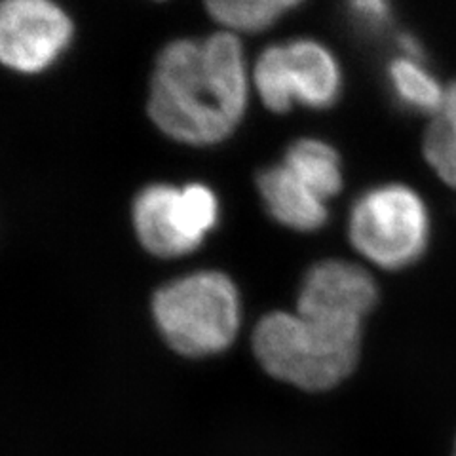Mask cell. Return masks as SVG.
Instances as JSON below:
<instances>
[{
    "mask_svg": "<svg viewBox=\"0 0 456 456\" xmlns=\"http://www.w3.org/2000/svg\"><path fill=\"white\" fill-rule=\"evenodd\" d=\"M454 456H456V452H454Z\"/></svg>",
    "mask_w": 456,
    "mask_h": 456,
    "instance_id": "9a60e30c",
    "label": "cell"
},
{
    "mask_svg": "<svg viewBox=\"0 0 456 456\" xmlns=\"http://www.w3.org/2000/svg\"><path fill=\"white\" fill-rule=\"evenodd\" d=\"M430 211L424 198L403 183H384L355 200L348 238L365 261L382 270L417 263L430 244Z\"/></svg>",
    "mask_w": 456,
    "mask_h": 456,
    "instance_id": "277c9868",
    "label": "cell"
},
{
    "mask_svg": "<svg viewBox=\"0 0 456 456\" xmlns=\"http://www.w3.org/2000/svg\"><path fill=\"white\" fill-rule=\"evenodd\" d=\"M363 325L273 312L253 333V350L268 375L308 392L331 390L360 362Z\"/></svg>",
    "mask_w": 456,
    "mask_h": 456,
    "instance_id": "7a4b0ae2",
    "label": "cell"
},
{
    "mask_svg": "<svg viewBox=\"0 0 456 456\" xmlns=\"http://www.w3.org/2000/svg\"><path fill=\"white\" fill-rule=\"evenodd\" d=\"M281 164L325 202L335 198L345 184L338 152L322 139L305 137L295 141Z\"/></svg>",
    "mask_w": 456,
    "mask_h": 456,
    "instance_id": "30bf717a",
    "label": "cell"
},
{
    "mask_svg": "<svg viewBox=\"0 0 456 456\" xmlns=\"http://www.w3.org/2000/svg\"><path fill=\"white\" fill-rule=\"evenodd\" d=\"M256 184L265 208L283 226L298 232H314L330 219L325 200L298 181L283 164L261 171Z\"/></svg>",
    "mask_w": 456,
    "mask_h": 456,
    "instance_id": "9c48e42d",
    "label": "cell"
},
{
    "mask_svg": "<svg viewBox=\"0 0 456 456\" xmlns=\"http://www.w3.org/2000/svg\"><path fill=\"white\" fill-rule=\"evenodd\" d=\"M350 12L365 31H379V28L382 31L392 20V6L382 0H360L350 4Z\"/></svg>",
    "mask_w": 456,
    "mask_h": 456,
    "instance_id": "5bb4252c",
    "label": "cell"
},
{
    "mask_svg": "<svg viewBox=\"0 0 456 456\" xmlns=\"http://www.w3.org/2000/svg\"><path fill=\"white\" fill-rule=\"evenodd\" d=\"M246 107V60L232 33L175 40L156 60L149 114L167 137L216 145L234 134Z\"/></svg>",
    "mask_w": 456,
    "mask_h": 456,
    "instance_id": "6da1fadb",
    "label": "cell"
},
{
    "mask_svg": "<svg viewBox=\"0 0 456 456\" xmlns=\"http://www.w3.org/2000/svg\"><path fill=\"white\" fill-rule=\"evenodd\" d=\"M388 84L395 102L412 112L436 114L444 107L447 88L426 67L422 57L397 55L388 65Z\"/></svg>",
    "mask_w": 456,
    "mask_h": 456,
    "instance_id": "8fae6325",
    "label": "cell"
},
{
    "mask_svg": "<svg viewBox=\"0 0 456 456\" xmlns=\"http://www.w3.org/2000/svg\"><path fill=\"white\" fill-rule=\"evenodd\" d=\"M219 200L200 183L177 189L171 184H151L134 204V226L149 253L174 259L192 253L217 226Z\"/></svg>",
    "mask_w": 456,
    "mask_h": 456,
    "instance_id": "8992f818",
    "label": "cell"
},
{
    "mask_svg": "<svg viewBox=\"0 0 456 456\" xmlns=\"http://www.w3.org/2000/svg\"><path fill=\"white\" fill-rule=\"evenodd\" d=\"M73 21L48 0L0 3V65L21 75L50 69L73 40Z\"/></svg>",
    "mask_w": 456,
    "mask_h": 456,
    "instance_id": "52a82bcc",
    "label": "cell"
},
{
    "mask_svg": "<svg viewBox=\"0 0 456 456\" xmlns=\"http://www.w3.org/2000/svg\"><path fill=\"white\" fill-rule=\"evenodd\" d=\"M297 6V0H261V3L256 0V3H209L208 10L213 20L231 31L261 33Z\"/></svg>",
    "mask_w": 456,
    "mask_h": 456,
    "instance_id": "4fadbf2b",
    "label": "cell"
},
{
    "mask_svg": "<svg viewBox=\"0 0 456 456\" xmlns=\"http://www.w3.org/2000/svg\"><path fill=\"white\" fill-rule=\"evenodd\" d=\"M253 82L273 112H288L295 105L330 109L342 92V69L322 42L298 38L266 48L256 60Z\"/></svg>",
    "mask_w": 456,
    "mask_h": 456,
    "instance_id": "5b68a950",
    "label": "cell"
},
{
    "mask_svg": "<svg viewBox=\"0 0 456 456\" xmlns=\"http://www.w3.org/2000/svg\"><path fill=\"white\" fill-rule=\"evenodd\" d=\"M152 314L171 348L189 358H206L234 342L241 320L240 293L226 274L204 270L156 291Z\"/></svg>",
    "mask_w": 456,
    "mask_h": 456,
    "instance_id": "3957f363",
    "label": "cell"
},
{
    "mask_svg": "<svg viewBox=\"0 0 456 456\" xmlns=\"http://www.w3.org/2000/svg\"><path fill=\"white\" fill-rule=\"evenodd\" d=\"M422 152L436 175L456 189V82L447 86L444 107L428 126Z\"/></svg>",
    "mask_w": 456,
    "mask_h": 456,
    "instance_id": "7c38bea8",
    "label": "cell"
},
{
    "mask_svg": "<svg viewBox=\"0 0 456 456\" xmlns=\"http://www.w3.org/2000/svg\"><path fill=\"white\" fill-rule=\"evenodd\" d=\"M379 303V285L369 270L342 259L314 265L297 297V314L363 325Z\"/></svg>",
    "mask_w": 456,
    "mask_h": 456,
    "instance_id": "ba28073f",
    "label": "cell"
}]
</instances>
